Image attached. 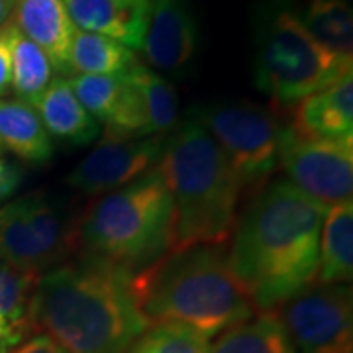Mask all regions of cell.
I'll return each mask as SVG.
<instances>
[{
  "instance_id": "83f0119b",
  "label": "cell",
  "mask_w": 353,
  "mask_h": 353,
  "mask_svg": "<svg viewBox=\"0 0 353 353\" xmlns=\"http://www.w3.org/2000/svg\"><path fill=\"white\" fill-rule=\"evenodd\" d=\"M22 183V171L16 165L0 159V202L10 199Z\"/></svg>"
},
{
  "instance_id": "ffe728a7",
  "label": "cell",
  "mask_w": 353,
  "mask_h": 353,
  "mask_svg": "<svg viewBox=\"0 0 353 353\" xmlns=\"http://www.w3.org/2000/svg\"><path fill=\"white\" fill-rule=\"evenodd\" d=\"M208 353H296V350L275 312H255L222 332L210 343Z\"/></svg>"
},
{
  "instance_id": "30bf717a",
  "label": "cell",
  "mask_w": 353,
  "mask_h": 353,
  "mask_svg": "<svg viewBox=\"0 0 353 353\" xmlns=\"http://www.w3.org/2000/svg\"><path fill=\"white\" fill-rule=\"evenodd\" d=\"M277 167L285 171L292 187L326 210L352 202L353 139H306L285 128Z\"/></svg>"
},
{
  "instance_id": "f1b7e54d",
  "label": "cell",
  "mask_w": 353,
  "mask_h": 353,
  "mask_svg": "<svg viewBox=\"0 0 353 353\" xmlns=\"http://www.w3.org/2000/svg\"><path fill=\"white\" fill-rule=\"evenodd\" d=\"M12 353H65L57 343L53 340H50L48 336L43 334H38L30 340H26L24 343H20L16 347V352Z\"/></svg>"
},
{
  "instance_id": "3957f363",
  "label": "cell",
  "mask_w": 353,
  "mask_h": 353,
  "mask_svg": "<svg viewBox=\"0 0 353 353\" xmlns=\"http://www.w3.org/2000/svg\"><path fill=\"white\" fill-rule=\"evenodd\" d=\"M130 290L148 326L183 324L208 340L255 314L226 248L163 253L132 273Z\"/></svg>"
},
{
  "instance_id": "7a4b0ae2",
  "label": "cell",
  "mask_w": 353,
  "mask_h": 353,
  "mask_svg": "<svg viewBox=\"0 0 353 353\" xmlns=\"http://www.w3.org/2000/svg\"><path fill=\"white\" fill-rule=\"evenodd\" d=\"M124 269L83 255L41 273L32 301V330L65 353H128L150 328Z\"/></svg>"
},
{
  "instance_id": "2e32d148",
  "label": "cell",
  "mask_w": 353,
  "mask_h": 353,
  "mask_svg": "<svg viewBox=\"0 0 353 353\" xmlns=\"http://www.w3.org/2000/svg\"><path fill=\"white\" fill-rule=\"evenodd\" d=\"M51 138L69 145H88L101 136V124L85 110L65 77H55L34 106Z\"/></svg>"
},
{
  "instance_id": "6da1fadb",
  "label": "cell",
  "mask_w": 353,
  "mask_h": 353,
  "mask_svg": "<svg viewBox=\"0 0 353 353\" xmlns=\"http://www.w3.org/2000/svg\"><path fill=\"white\" fill-rule=\"evenodd\" d=\"M326 208L289 181L257 190L238 218L228 263L255 312H273L316 281Z\"/></svg>"
},
{
  "instance_id": "8fae6325",
  "label": "cell",
  "mask_w": 353,
  "mask_h": 353,
  "mask_svg": "<svg viewBox=\"0 0 353 353\" xmlns=\"http://www.w3.org/2000/svg\"><path fill=\"white\" fill-rule=\"evenodd\" d=\"M167 136L102 139L67 176L69 187L88 196L122 189L153 171L165 152Z\"/></svg>"
},
{
  "instance_id": "7402d4cb",
  "label": "cell",
  "mask_w": 353,
  "mask_h": 353,
  "mask_svg": "<svg viewBox=\"0 0 353 353\" xmlns=\"http://www.w3.org/2000/svg\"><path fill=\"white\" fill-rule=\"evenodd\" d=\"M8 36H10V59H12L10 88L18 97V101L36 106L51 83L53 67L48 55L32 39L26 38L14 26L12 20H8Z\"/></svg>"
},
{
  "instance_id": "4fadbf2b",
  "label": "cell",
  "mask_w": 353,
  "mask_h": 353,
  "mask_svg": "<svg viewBox=\"0 0 353 353\" xmlns=\"http://www.w3.org/2000/svg\"><path fill=\"white\" fill-rule=\"evenodd\" d=\"M287 128L306 139H353L352 71L294 104Z\"/></svg>"
},
{
  "instance_id": "52a82bcc",
  "label": "cell",
  "mask_w": 353,
  "mask_h": 353,
  "mask_svg": "<svg viewBox=\"0 0 353 353\" xmlns=\"http://www.w3.org/2000/svg\"><path fill=\"white\" fill-rule=\"evenodd\" d=\"M218 143L230 167L245 189H263L267 179L277 169L281 141L287 124L279 108H267L255 102L212 104L192 112Z\"/></svg>"
},
{
  "instance_id": "1f68e13d",
  "label": "cell",
  "mask_w": 353,
  "mask_h": 353,
  "mask_svg": "<svg viewBox=\"0 0 353 353\" xmlns=\"http://www.w3.org/2000/svg\"><path fill=\"white\" fill-rule=\"evenodd\" d=\"M0 152H2V148H0Z\"/></svg>"
},
{
  "instance_id": "9c48e42d",
  "label": "cell",
  "mask_w": 353,
  "mask_h": 353,
  "mask_svg": "<svg viewBox=\"0 0 353 353\" xmlns=\"http://www.w3.org/2000/svg\"><path fill=\"white\" fill-rule=\"evenodd\" d=\"M296 353H353V301L350 285L312 283L273 310Z\"/></svg>"
},
{
  "instance_id": "ba28073f",
  "label": "cell",
  "mask_w": 353,
  "mask_h": 353,
  "mask_svg": "<svg viewBox=\"0 0 353 353\" xmlns=\"http://www.w3.org/2000/svg\"><path fill=\"white\" fill-rule=\"evenodd\" d=\"M77 224L48 192H32L0 206V263L34 275L46 273L79 250Z\"/></svg>"
},
{
  "instance_id": "ac0fdd59",
  "label": "cell",
  "mask_w": 353,
  "mask_h": 353,
  "mask_svg": "<svg viewBox=\"0 0 353 353\" xmlns=\"http://www.w3.org/2000/svg\"><path fill=\"white\" fill-rule=\"evenodd\" d=\"M353 277V202L336 204L326 210L320 250L318 285H350Z\"/></svg>"
},
{
  "instance_id": "4316f807",
  "label": "cell",
  "mask_w": 353,
  "mask_h": 353,
  "mask_svg": "<svg viewBox=\"0 0 353 353\" xmlns=\"http://www.w3.org/2000/svg\"><path fill=\"white\" fill-rule=\"evenodd\" d=\"M10 73H12V59H10V36L6 22L0 28V99L10 90Z\"/></svg>"
},
{
  "instance_id": "cb8c5ba5",
  "label": "cell",
  "mask_w": 353,
  "mask_h": 353,
  "mask_svg": "<svg viewBox=\"0 0 353 353\" xmlns=\"http://www.w3.org/2000/svg\"><path fill=\"white\" fill-rule=\"evenodd\" d=\"M128 73L141 94L150 136H167L169 132H175L179 124V99L173 85L148 65H132Z\"/></svg>"
},
{
  "instance_id": "d6986e66",
  "label": "cell",
  "mask_w": 353,
  "mask_h": 353,
  "mask_svg": "<svg viewBox=\"0 0 353 353\" xmlns=\"http://www.w3.org/2000/svg\"><path fill=\"white\" fill-rule=\"evenodd\" d=\"M39 275L0 263V345L12 352L32 332V301Z\"/></svg>"
},
{
  "instance_id": "484cf974",
  "label": "cell",
  "mask_w": 353,
  "mask_h": 353,
  "mask_svg": "<svg viewBox=\"0 0 353 353\" xmlns=\"http://www.w3.org/2000/svg\"><path fill=\"white\" fill-rule=\"evenodd\" d=\"M79 102L99 124H106L122 94L126 73L118 75H73L67 79Z\"/></svg>"
},
{
  "instance_id": "5bb4252c",
  "label": "cell",
  "mask_w": 353,
  "mask_h": 353,
  "mask_svg": "<svg viewBox=\"0 0 353 353\" xmlns=\"http://www.w3.org/2000/svg\"><path fill=\"white\" fill-rule=\"evenodd\" d=\"M77 30L116 39L128 50H141L152 0H63Z\"/></svg>"
},
{
  "instance_id": "d4e9b609",
  "label": "cell",
  "mask_w": 353,
  "mask_h": 353,
  "mask_svg": "<svg viewBox=\"0 0 353 353\" xmlns=\"http://www.w3.org/2000/svg\"><path fill=\"white\" fill-rule=\"evenodd\" d=\"M210 340L183 324H155L132 343L128 353H208Z\"/></svg>"
},
{
  "instance_id": "8992f818",
  "label": "cell",
  "mask_w": 353,
  "mask_h": 353,
  "mask_svg": "<svg viewBox=\"0 0 353 353\" xmlns=\"http://www.w3.org/2000/svg\"><path fill=\"white\" fill-rule=\"evenodd\" d=\"M350 71L352 59L320 46L292 10L283 6L265 16L257 36L255 85L275 108L294 106Z\"/></svg>"
},
{
  "instance_id": "7c38bea8",
  "label": "cell",
  "mask_w": 353,
  "mask_h": 353,
  "mask_svg": "<svg viewBox=\"0 0 353 353\" xmlns=\"http://www.w3.org/2000/svg\"><path fill=\"white\" fill-rule=\"evenodd\" d=\"M199 26L185 0H152L141 53L150 69L185 71L199 51Z\"/></svg>"
},
{
  "instance_id": "277c9868",
  "label": "cell",
  "mask_w": 353,
  "mask_h": 353,
  "mask_svg": "<svg viewBox=\"0 0 353 353\" xmlns=\"http://www.w3.org/2000/svg\"><path fill=\"white\" fill-rule=\"evenodd\" d=\"M157 171L171 199L165 253L226 248L240 218L243 187L212 136L194 120L176 128Z\"/></svg>"
},
{
  "instance_id": "9a60e30c",
  "label": "cell",
  "mask_w": 353,
  "mask_h": 353,
  "mask_svg": "<svg viewBox=\"0 0 353 353\" xmlns=\"http://www.w3.org/2000/svg\"><path fill=\"white\" fill-rule=\"evenodd\" d=\"M12 22L48 55L53 71L71 73L69 50L77 28L63 0H14Z\"/></svg>"
},
{
  "instance_id": "44dd1931",
  "label": "cell",
  "mask_w": 353,
  "mask_h": 353,
  "mask_svg": "<svg viewBox=\"0 0 353 353\" xmlns=\"http://www.w3.org/2000/svg\"><path fill=\"white\" fill-rule=\"evenodd\" d=\"M296 16L320 46L341 59H352L353 12L347 0H308Z\"/></svg>"
},
{
  "instance_id": "f546056e",
  "label": "cell",
  "mask_w": 353,
  "mask_h": 353,
  "mask_svg": "<svg viewBox=\"0 0 353 353\" xmlns=\"http://www.w3.org/2000/svg\"><path fill=\"white\" fill-rule=\"evenodd\" d=\"M14 10V0H0V28L10 20Z\"/></svg>"
},
{
  "instance_id": "603a6c76",
  "label": "cell",
  "mask_w": 353,
  "mask_h": 353,
  "mask_svg": "<svg viewBox=\"0 0 353 353\" xmlns=\"http://www.w3.org/2000/svg\"><path fill=\"white\" fill-rule=\"evenodd\" d=\"M134 51L116 39L75 30L69 50V69L75 75H118L136 65Z\"/></svg>"
},
{
  "instance_id": "4dcf8cb0",
  "label": "cell",
  "mask_w": 353,
  "mask_h": 353,
  "mask_svg": "<svg viewBox=\"0 0 353 353\" xmlns=\"http://www.w3.org/2000/svg\"><path fill=\"white\" fill-rule=\"evenodd\" d=\"M0 353H10V350H6L4 345H0Z\"/></svg>"
},
{
  "instance_id": "e0dca14e",
  "label": "cell",
  "mask_w": 353,
  "mask_h": 353,
  "mask_svg": "<svg viewBox=\"0 0 353 353\" xmlns=\"http://www.w3.org/2000/svg\"><path fill=\"white\" fill-rule=\"evenodd\" d=\"M0 148L34 165L48 163L55 150L38 110L18 99H0Z\"/></svg>"
},
{
  "instance_id": "5b68a950",
  "label": "cell",
  "mask_w": 353,
  "mask_h": 353,
  "mask_svg": "<svg viewBox=\"0 0 353 353\" xmlns=\"http://www.w3.org/2000/svg\"><path fill=\"white\" fill-rule=\"evenodd\" d=\"M171 199L157 167L122 189L99 196L79 218L87 257L136 273L167 250Z\"/></svg>"
}]
</instances>
